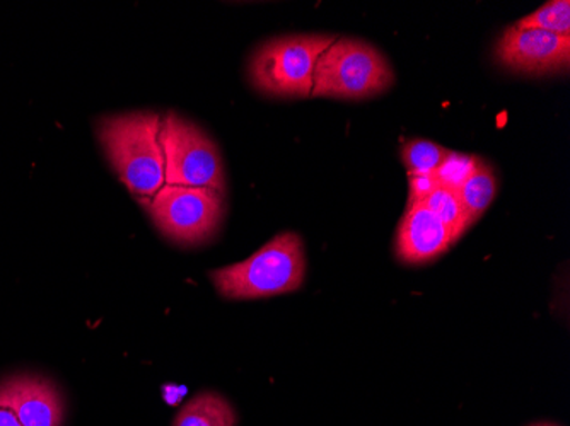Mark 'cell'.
<instances>
[{"instance_id": "6da1fadb", "label": "cell", "mask_w": 570, "mask_h": 426, "mask_svg": "<svg viewBox=\"0 0 570 426\" xmlns=\"http://www.w3.org/2000/svg\"><path fill=\"white\" fill-rule=\"evenodd\" d=\"M161 120L156 111H130L102 117L96 128L111 168L137 200L153 198L166 185Z\"/></svg>"}, {"instance_id": "7a4b0ae2", "label": "cell", "mask_w": 570, "mask_h": 426, "mask_svg": "<svg viewBox=\"0 0 570 426\" xmlns=\"http://www.w3.org/2000/svg\"><path fill=\"white\" fill-rule=\"evenodd\" d=\"M220 296L230 300L264 299L299 290L306 277L303 239L281 232L245 261L210 271Z\"/></svg>"}, {"instance_id": "3957f363", "label": "cell", "mask_w": 570, "mask_h": 426, "mask_svg": "<svg viewBox=\"0 0 570 426\" xmlns=\"http://www.w3.org/2000/svg\"><path fill=\"white\" fill-rule=\"evenodd\" d=\"M336 38L328 33L287 34L258 44L248 66L253 88L271 98H311L316 63Z\"/></svg>"}, {"instance_id": "277c9868", "label": "cell", "mask_w": 570, "mask_h": 426, "mask_svg": "<svg viewBox=\"0 0 570 426\" xmlns=\"http://www.w3.org/2000/svg\"><path fill=\"white\" fill-rule=\"evenodd\" d=\"M395 85V70L374 44L338 37L320 57L311 98L361 101Z\"/></svg>"}, {"instance_id": "5b68a950", "label": "cell", "mask_w": 570, "mask_h": 426, "mask_svg": "<svg viewBox=\"0 0 570 426\" xmlns=\"http://www.w3.org/2000/svg\"><path fill=\"white\" fill-rule=\"evenodd\" d=\"M159 232L179 246H200L216 236L226 214L224 195L210 188L165 185L139 200Z\"/></svg>"}, {"instance_id": "8992f818", "label": "cell", "mask_w": 570, "mask_h": 426, "mask_svg": "<svg viewBox=\"0 0 570 426\" xmlns=\"http://www.w3.org/2000/svg\"><path fill=\"white\" fill-rule=\"evenodd\" d=\"M166 185L210 188L226 197L223 156L197 123L168 111L161 120Z\"/></svg>"}, {"instance_id": "52a82bcc", "label": "cell", "mask_w": 570, "mask_h": 426, "mask_svg": "<svg viewBox=\"0 0 570 426\" xmlns=\"http://www.w3.org/2000/svg\"><path fill=\"white\" fill-rule=\"evenodd\" d=\"M495 57L512 72L528 76L566 72L570 63V37L512 24L499 38Z\"/></svg>"}, {"instance_id": "ba28073f", "label": "cell", "mask_w": 570, "mask_h": 426, "mask_svg": "<svg viewBox=\"0 0 570 426\" xmlns=\"http://www.w3.org/2000/svg\"><path fill=\"white\" fill-rule=\"evenodd\" d=\"M0 408L14 413L22 426H62L63 422L59 389L40 376L22 374L2 380Z\"/></svg>"}, {"instance_id": "9c48e42d", "label": "cell", "mask_w": 570, "mask_h": 426, "mask_svg": "<svg viewBox=\"0 0 570 426\" xmlns=\"http://www.w3.org/2000/svg\"><path fill=\"white\" fill-rule=\"evenodd\" d=\"M454 242L450 229L424 204H413L400 220L395 255L405 265H425L450 251Z\"/></svg>"}, {"instance_id": "30bf717a", "label": "cell", "mask_w": 570, "mask_h": 426, "mask_svg": "<svg viewBox=\"0 0 570 426\" xmlns=\"http://www.w3.org/2000/svg\"><path fill=\"white\" fill-rule=\"evenodd\" d=\"M173 426H236V412L220 394L200 393L179 409Z\"/></svg>"}, {"instance_id": "8fae6325", "label": "cell", "mask_w": 570, "mask_h": 426, "mask_svg": "<svg viewBox=\"0 0 570 426\" xmlns=\"http://www.w3.org/2000/svg\"><path fill=\"white\" fill-rule=\"evenodd\" d=\"M458 194H460L461 201L469 211L472 222H479L494 201L495 195H498V176H495L492 166L480 159L475 171Z\"/></svg>"}, {"instance_id": "7c38bea8", "label": "cell", "mask_w": 570, "mask_h": 426, "mask_svg": "<svg viewBox=\"0 0 570 426\" xmlns=\"http://www.w3.org/2000/svg\"><path fill=\"white\" fill-rule=\"evenodd\" d=\"M422 204L450 229L454 241H460V237H463V234L473 226L469 211L464 208L458 191L448 190V188L439 186V188H435L434 194L425 198Z\"/></svg>"}, {"instance_id": "4fadbf2b", "label": "cell", "mask_w": 570, "mask_h": 426, "mask_svg": "<svg viewBox=\"0 0 570 426\" xmlns=\"http://www.w3.org/2000/svg\"><path fill=\"white\" fill-rule=\"evenodd\" d=\"M514 26L570 37V2L569 0H550L537 11L521 18Z\"/></svg>"}, {"instance_id": "5bb4252c", "label": "cell", "mask_w": 570, "mask_h": 426, "mask_svg": "<svg viewBox=\"0 0 570 426\" xmlns=\"http://www.w3.org/2000/svg\"><path fill=\"white\" fill-rule=\"evenodd\" d=\"M450 150L431 140L413 139L403 143L402 161L409 175H432Z\"/></svg>"}, {"instance_id": "9a60e30c", "label": "cell", "mask_w": 570, "mask_h": 426, "mask_svg": "<svg viewBox=\"0 0 570 426\" xmlns=\"http://www.w3.org/2000/svg\"><path fill=\"white\" fill-rule=\"evenodd\" d=\"M480 157L472 153L451 152L448 153L439 168L432 172L439 186L448 190L460 191L464 182L469 181L470 176L479 166Z\"/></svg>"}, {"instance_id": "2e32d148", "label": "cell", "mask_w": 570, "mask_h": 426, "mask_svg": "<svg viewBox=\"0 0 570 426\" xmlns=\"http://www.w3.org/2000/svg\"><path fill=\"white\" fill-rule=\"evenodd\" d=\"M439 188L432 175H409V205L422 204Z\"/></svg>"}, {"instance_id": "e0dca14e", "label": "cell", "mask_w": 570, "mask_h": 426, "mask_svg": "<svg viewBox=\"0 0 570 426\" xmlns=\"http://www.w3.org/2000/svg\"><path fill=\"white\" fill-rule=\"evenodd\" d=\"M185 396H187V387L185 386H176V384H166V386H163V399H165L169 406L179 405Z\"/></svg>"}, {"instance_id": "ac0fdd59", "label": "cell", "mask_w": 570, "mask_h": 426, "mask_svg": "<svg viewBox=\"0 0 570 426\" xmlns=\"http://www.w3.org/2000/svg\"><path fill=\"white\" fill-rule=\"evenodd\" d=\"M0 426H22L18 416L9 409L0 408Z\"/></svg>"}, {"instance_id": "d6986e66", "label": "cell", "mask_w": 570, "mask_h": 426, "mask_svg": "<svg viewBox=\"0 0 570 426\" xmlns=\"http://www.w3.org/2000/svg\"><path fill=\"white\" fill-rule=\"evenodd\" d=\"M531 426H559V425H552V423H537V425Z\"/></svg>"}]
</instances>
